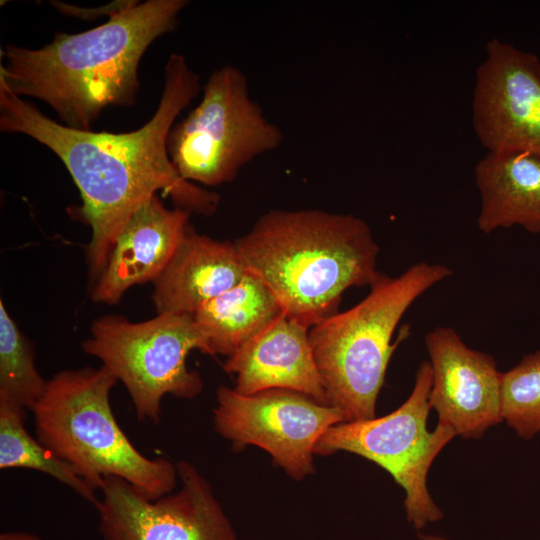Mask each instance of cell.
I'll return each instance as SVG.
<instances>
[{
	"mask_svg": "<svg viewBox=\"0 0 540 540\" xmlns=\"http://www.w3.org/2000/svg\"><path fill=\"white\" fill-rule=\"evenodd\" d=\"M186 0L133 1L88 31L57 33L38 49L1 48L0 83L16 96L36 98L60 123L89 131L109 106L131 107L138 68L148 47L175 29Z\"/></svg>",
	"mask_w": 540,
	"mask_h": 540,
	"instance_id": "obj_2",
	"label": "cell"
},
{
	"mask_svg": "<svg viewBox=\"0 0 540 540\" xmlns=\"http://www.w3.org/2000/svg\"><path fill=\"white\" fill-rule=\"evenodd\" d=\"M0 540H41L38 536L25 532H5L0 535Z\"/></svg>",
	"mask_w": 540,
	"mask_h": 540,
	"instance_id": "obj_22",
	"label": "cell"
},
{
	"mask_svg": "<svg viewBox=\"0 0 540 540\" xmlns=\"http://www.w3.org/2000/svg\"><path fill=\"white\" fill-rule=\"evenodd\" d=\"M134 0L129 1H115L113 3H110L108 5H102L98 8H83L74 6L71 4H65L61 2L52 1L51 4L61 13L75 16L81 19H95L99 16H109L124 10L128 6H130L133 3Z\"/></svg>",
	"mask_w": 540,
	"mask_h": 540,
	"instance_id": "obj_21",
	"label": "cell"
},
{
	"mask_svg": "<svg viewBox=\"0 0 540 540\" xmlns=\"http://www.w3.org/2000/svg\"><path fill=\"white\" fill-rule=\"evenodd\" d=\"M481 207L478 229L490 234L521 226L540 233V154L532 151L488 152L475 167Z\"/></svg>",
	"mask_w": 540,
	"mask_h": 540,
	"instance_id": "obj_16",
	"label": "cell"
},
{
	"mask_svg": "<svg viewBox=\"0 0 540 540\" xmlns=\"http://www.w3.org/2000/svg\"><path fill=\"white\" fill-rule=\"evenodd\" d=\"M344 422L341 412L289 389H267L244 395L224 385L216 391L214 428L235 449L254 445L269 453L291 478L314 472L319 439Z\"/></svg>",
	"mask_w": 540,
	"mask_h": 540,
	"instance_id": "obj_9",
	"label": "cell"
},
{
	"mask_svg": "<svg viewBox=\"0 0 540 540\" xmlns=\"http://www.w3.org/2000/svg\"><path fill=\"white\" fill-rule=\"evenodd\" d=\"M432 370L429 406L438 422L463 439H481L503 422L495 359L466 345L456 330L437 326L425 336Z\"/></svg>",
	"mask_w": 540,
	"mask_h": 540,
	"instance_id": "obj_12",
	"label": "cell"
},
{
	"mask_svg": "<svg viewBox=\"0 0 540 540\" xmlns=\"http://www.w3.org/2000/svg\"><path fill=\"white\" fill-rule=\"evenodd\" d=\"M431 385V365L423 361L410 395L397 409L382 417L336 424L315 448V454L321 456L350 452L385 469L405 491L406 518L417 531L444 517L428 490L427 475L435 458L455 437L439 423L433 431L427 429Z\"/></svg>",
	"mask_w": 540,
	"mask_h": 540,
	"instance_id": "obj_8",
	"label": "cell"
},
{
	"mask_svg": "<svg viewBox=\"0 0 540 540\" xmlns=\"http://www.w3.org/2000/svg\"><path fill=\"white\" fill-rule=\"evenodd\" d=\"M47 380L35 365L31 343L0 301V405L32 410Z\"/></svg>",
	"mask_w": 540,
	"mask_h": 540,
	"instance_id": "obj_19",
	"label": "cell"
},
{
	"mask_svg": "<svg viewBox=\"0 0 540 540\" xmlns=\"http://www.w3.org/2000/svg\"><path fill=\"white\" fill-rule=\"evenodd\" d=\"M283 140L282 130L250 96L247 76L226 65L212 72L198 105L173 125L167 149L184 180L218 186Z\"/></svg>",
	"mask_w": 540,
	"mask_h": 540,
	"instance_id": "obj_6",
	"label": "cell"
},
{
	"mask_svg": "<svg viewBox=\"0 0 540 540\" xmlns=\"http://www.w3.org/2000/svg\"><path fill=\"white\" fill-rule=\"evenodd\" d=\"M82 349L125 386L139 421L157 424L165 395L193 399L203 389L199 374L186 364L194 349L207 354L191 314L163 313L143 322L102 316L91 324Z\"/></svg>",
	"mask_w": 540,
	"mask_h": 540,
	"instance_id": "obj_7",
	"label": "cell"
},
{
	"mask_svg": "<svg viewBox=\"0 0 540 540\" xmlns=\"http://www.w3.org/2000/svg\"><path fill=\"white\" fill-rule=\"evenodd\" d=\"M443 264L420 261L400 275H382L369 294L309 330L315 363L329 404L344 422L376 417V402L387 366L401 341L392 336L409 307L452 275Z\"/></svg>",
	"mask_w": 540,
	"mask_h": 540,
	"instance_id": "obj_5",
	"label": "cell"
},
{
	"mask_svg": "<svg viewBox=\"0 0 540 540\" xmlns=\"http://www.w3.org/2000/svg\"><path fill=\"white\" fill-rule=\"evenodd\" d=\"M246 274L234 242L198 234L190 226L167 267L153 281L157 314L193 315Z\"/></svg>",
	"mask_w": 540,
	"mask_h": 540,
	"instance_id": "obj_15",
	"label": "cell"
},
{
	"mask_svg": "<svg viewBox=\"0 0 540 540\" xmlns=\"http://www.w3.org/2000/svg\"><path fill=\"white\" fill-rule=\"evenodd\" d=\"M501 414L522 439L531 440L540 433V350L502 373Z\"/></svg>",
	"mask_w": 540,
	"mask_h": 540,
	"instance_id": "obj_20",
	"label": "cell"
},
{
	"mask_svg": "<svg viewBox=\"0 0 540 540\" xmlns=\"http://www.w3.org/2000/svg\"><path fill=\"white\" fill-rule=\"evenodd\" d=\"M234 245L283 314L309 328L337 313L345 290L371 287L382 276L372 231L352 214L270 210Z\"/></svg>",
	"mask_w": 540,
	"mask_h": 540,
	"instance_id": "obj_3",
	"label": "cell"
},
{
	"mask_svg": "<svg viewBox=\"0 0 540 540\" xmlns=\"http://www.w3.org/2000/svg\"><path fill=\"white\" fill-rule=\"evenodd\" d=\"M309 330L285 314L274 319L223 363V369L236 376L234 389L244 395L289 389L330 405L315 363Z\"/></svg>",
	"mask_w": 540,
	"mask_h": 540,
	"instance_id": "obj_14",
	"label": "cell"
},
{
	"mask_svg": "<svg viewBox=\"0 0 540 540\" xmlns=\"http://www.w3.org/2000/svg\"><path fill=\"white\" fill-rule=\"evenodd\" d=\"M25 410L0 405V469L27 468L65 484L94 506L96 490L52 451L33 438L24 426Z\"/></svg>",
	"mask_w": 540,
	"mask_h": 540,
	"instance_id": "obj_18",
	"label": "cell"
},
{
	"mask_svg": "<svg viewBox=\"0 0 540 540\" xmlns=\"http://www.w3.org/2000/svg\"><path fill=\"white\" fill-rule=\"evenodd\" d=\"M117 382L102 365L53 375L31 410L36 438L95 490L117 477L149 499L160 498L173 492L177 466L146 457L125 435L110 403Z\"/></svg>",
	"mask_w": 540,
	"mask_h": 540,
	"instance_id": "obj_4",
	"label": "cell"
},
{
	"mask_svg": "<svg viewBox=\"0 0 540 540\" xmlns=\"http://www.w3.org/2000/svg\"><path fill=\"white\" fill-rule=\"evenodd\" d=\"M201 90L199 76L185 57L171 53L157 109L141 128L124 133L69 128L0 83V130L27 135L63 162L77 185L81 218L91 227L87 258L90 278L100 276L128 220L147 199L162 191L178 208L209 215L220 196L184 180L167 149L180 113Z\"/></svg>",
	"mask_w": 540,
	"mask_h": 540,
	"instance_id": "obj_1",
	"label": "cell"
},
{
	"mask_svg": "<svg viewBox=\"0 0 540 540\" xmlns=\"http://www.w3.org/2000/svg\"><path fill=\"white\" fill-rule=\"evenodd\" d=\"M181 487L149 499L117 477H106L95 505L105 540H237L210 483L188 462L176 464Z\"/></svg>",
	"mask_w": 540,
	"mask_h": 540,
	"instance_id": "obj_10",
	"label": "cell"
},
{
	"mask_svg": "<svg viewBox=\"0 0 540 540\" xmlns=\"http://www.w3.org/2000/svg\"><path fill=\"white\" fill-rule=\"evenodd\" d=\"M190 214L167 208L156 194L142 203L119 233L91 299L115 304L130 287L155 281L191 226Z\"/></svg>",
	"mask_w": 540,
	"mask_h": 540,
	"instance_id": "obj_13",
	"label": "cell"
},
{
	"mask_svg": "<svg viewBox=\"0 0 540 540\" xmlns=\"http://www.w3.org/2000/svg\"><path fill=\"white\" fill-rule=\"evenodd\" d=\"M419 538H420V540H449L448 538H446L444 536H441V535L422 534V533H419Z\"/></svg>",
	"mask_w": 540,
	"mask_h": 540,
	"instance_id": "obj_23",
	"label": "cell"
},
{
	"mask_svg": "<svg viewBox=\"0 0 540 540\" xmlns=\"http://www.w3.org/2000/svg\"><path fill=\"white\" fill-rule=\"evenodd\" d=\"M475 133L488 152L540 154V60L498 38L486 44L472 100Z\"/></svg>",
	"mask_w": 540,
	"mask_h": 540,
	"instance_id": "obj_11",
	"label": "cell"
},
{
	"mask_svg": "<svg viewBox=\"0 0 540 540\" xmlns=\"http://www.w3.org/2000/svg\"><path fill=\"white\" fill-rule=\"evenodd\" d=\"M281 314L272 291L247 272L239 284L203 304L193 318L205 338L207 354L229 357Z\"/></svg>",
	"mask_w": 540,
	"mask_h": 540,
	"instance_id": "obj_17",
	"label": "cell"
}]
</instances>
